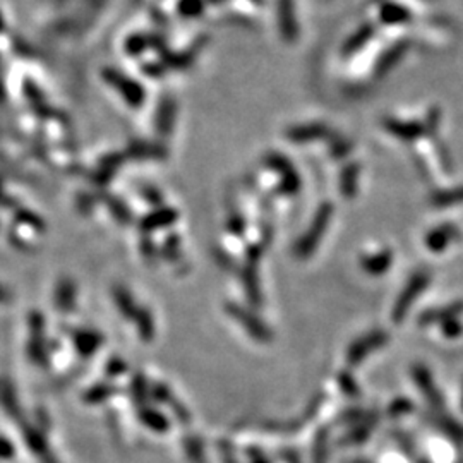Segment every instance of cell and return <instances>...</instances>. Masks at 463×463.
I'll use <instances>...</instances> for the list:
<instances>
[{"label":"cell","mask_w":463,"mask_h":463,"mask_svg":"<svg viewBox=\"0 0 463 463\" xmlns=\"http://www.w3.org/2000/svg\"><path fill=\"white\" fill-rule=\"evenodd\" d=\"M427 283H429V273L427 271H419L412 276L409 285H407L405 290L402 292L397 304H395V311H393L395 323H400L403 318H405L410 306L414 304V300L417 299V295L427 287Z\"/></svg>","instance_id":"1"},{"label":"cell","mask_w":463,"mask_h":463,"mask_svg":"<svg viewBox=\"0 0 463 463\" xmlns=\"http://www.w3.org/2000/svg\"><path fill=\"white\" fill-rule=\"evenodd\" d=\"M330 215H331V208L328 204H324L323 208L318 211V215H316L314 223H312V228L306 233V235H304V239L300 240L299 247H297V252H299L300 256H307L309 252L316 247V244L319 242V237H321L324 228H326L328 220H330Z\"/></svg>","instance_id":"2"},{"label":"cell","mask_w":463,"mask_h":463,"mask_svg":"<svg viewBox=\"0 0 463 463\" xmlns=\"http://www.w3.org/2000/svg\"><path fill=\"white\" fill-rule=\"evenodd\" d=\"M460 235L458 228L455 225H441L436 230H431L426 237V245L434 252H441L443 249H446L450 245L451 240H455Z\"/></svg>","instance_id":"3"},{"label":"cell","mask_w":463,"mask_h":463,"mask_svg":"<svg viewBox=\"0 0 463 463\" xmlns=\"http://www.w3.org/2000/svg\"><path fill=\"white\" fill-rule=\"evenodd\" d=\"M385 342H386V335L381 333V331H378V333H373V335L366 336V338L359 340V342H355L354 347L350 348V352H348V362H350V364L360 362V360L366 357V355L369 354L373 348L383 345Z\"/></svg>","instance_id":"4"},{"label":"cell","mask_w":463,"mask_h":463,"mask_svg":"<svg viewBox=\"0 0 463 463\" xmlns=\"http://www.w3.org/2000/svg\"><path fill=\"white\" fill-rule=\"evenodd\" d=\"M463 312V302H455L451 304L448 307H443V309H436V311H427L424 314L421 316V323L427 326V324H433V323H446L450 321V319H455L458 318Z\"/></svg>","instance_id":"5"},{"label":"cell","mask_w":463,"mask_h":463,"mask_svg":"<svg viewBox=\"0 0 463 463\" xmlns=\"http://www.w3.org/2000/svg\"><path fill=\"white\" fill-rule=\"evenodd\" d=\"M230 312H232L233 318H237L240 323L244 324L245 330H247L249 333L254 335V338H257V340H268V338H270V336H266V335H270V333H268L266 328H264L263 324L257 321L256 318H252L251 314H247V312L240 311L239 307H232Z\"/></svg>","instance_id":"6"},{"label":"cell","mask_w":463,"mask_h":463,"mask_svg":"<svg viewBox=\"0 0 463 463\" xmlns=\"http://www.w3.org/2000/svg\"><path fill=\"white\" fill-rule=\"evenodd\" d=\"M414 378H415V381H417V385L424 390V393L427 395V397L431 398V402L439 405V403H441V397H439L436 386H434V381H433V378H431L429 371H427L424 366L415 367Z\"/></svg>","instance_id":"7"},{"label":"cell","mask_w":463,"mask_h":463,"mask_svg":"<svg viewBox=\"0 0 463 463\" xmlns=\"http://www.w3.org/2000/svg\"><path fill=\"white\" fill-rule=\"evenodd\" d=\"M391 261H393V256H391L390 252H381V254L364 259L362 264L369 273H373V275H379V273H385L388 270V266L391 264Z\"/></svg>","instance_id":"8"},{"label":"cell","mask_w":463,"mask_h":463,"mask_svg":"<svg viewBox=\"0 0 463 463\" xmlns=\"http://www.w3.org/2000/svg\"><path fill=\"white\" fill-rule=\"evenodd\" d=\"M463 203V187L451 189V191H441L433 196L434 206H453Z\"/></svg>","instance_id":"9"},{"label":"cell","mask_w":463,"mask_h":463,"mask_svg":"<svg viewBox=\"0 0 463 463\" xmlns=\"http://www.w3.org/2000/svg\"><path fill=\"white\" fill-rule=\"evenodd\" d=\"M359 172H357V167H348L345 168V172H343V177H342V189L343 192L347 194H354L355 191V179H357Z\"/></svg>","instance_id":"10"},{"label":"cell","mask_w":463,"mask_h":463,"mask_svg":"<svg viewBox=\"0 0 463 463\" xmlns=\"http://www.w3.org/2000/svg\"><path fill=\"white\" fill-rule=\"evenodd\" d=\"M177 220V215L175 211H170V209H163V211H160L158 215H153L152 218H149V223L153 225H170L173 223V221ZM152 227V228H153Z\"/></svg>","instance_id":"11"},{"label":"cell","mask_w":463,"mask_h":463,"mask_svg":"<svg viewBox=\"0 0 463 463\" xmlns=\"http://www.w3.org/2000/svg\"><path fill=\"white\" fill-rule=\"evenodd\" d=\"M462 331H463V326H462V323L457 321V318L443 323V333L448 336V338H457V336L462 335Z\"/></svg>","instance_id":"12"}]
</instances>
